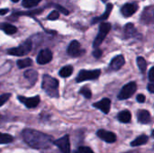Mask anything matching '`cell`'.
<instances>
[{"label":"cell","mask_w":154,"mask_h":153,"mask_svg":"<svg viewBox=\"0 0 154 153\" xmlns=\"http://www.w3.org/2000/svg\"><path fill=\"white\" fill-rule=\"evenodd\" d=\"M14 141V137L7 133H0V144H7Z\"/></svg>","instance_id":"obj_25"},{"label":"cell","mask_w":154,"mask_h":153,"mask_svg":"<svg viewBox=\"0 0 154 153\" xmlns=\"http://www.w3.org/2000/svg\"><path fill=\"white\" fill-rule=\"evenodd\" d=\"M137 33L136 29L134 27V25L133 23H127L125 26V35L126 38H131L135 36V34Z\"/></svg>","instance_id":"obj_20"},{"label":"cell","mask_w":154,"mask_h":153,"mask_svg":"<svg viewBox=\"0 0 154 153\" xmlns=\"http://www.w3.org/2000/svg\"><path fill=\"white\" fill-rule=\"evenodd\" d=\"M101 1H102V2H106L107 0H101Z\"/></svg>","instance_id":"obj_41"},{"label":"cell","mask_w":154,"mask_h":153,"mask_svg":"<svg viewBox=\"0 0 154 153\" xmlns=\"http://www.w3.org/2000/svg\"><path fill=\"white\" fill-rule=\"evenodd\" d=\"M42 0H23L22 4L23 6L25 8H32L35 5H37Z\"/></svg>","instance_id":"obj_26"},{"label":"cell","mask_w":154,"mask_h":153,"mask_svg":"<svg viewBox=\"0 0 154 153\" xmlns=\"http://www.w3.org/2000/svg\"><path fill=\"white\" fill-rule=\"evenodd\" d=\"M93 106L99 109L104 114H108L110 111V108H111V100L109 98H104V99L100 100L99 102L94 104Z\"/></svg>","instance_id":"obj_13"},{"label":"cell","mask_w":154,"mask_h":153,"mask_svg":"<svg viewBox=\"0 0 154 153\" xmlns=\"http://www.w3.org/2000/svg\"><path fill=\"white\" fill-rule=\"evenodd\" d=\"M59 16H60V13H59L57 10H54V11H52V12L48 15V20H51V21H53V20L58 19V18H59Z\"/></svg>","instance_id":"obj_30"},{"label":"cell","mask_w":154,"mask_h":153,"mask_svg":"<svg viewBox=\"0 0 154 153\" xmlns=\"http://www.w3.org/2000/svg\"><path fill=\"white\" fill-rule=\"evenodd\" d=\"M42 11V9H36V10H32L30 12H26V13H16L14 14V15H35L40 14Z\"/></svg>","instance_id":"obj_28"},{"label":"cell","mask_w":154,"mask_h":153,"mask_svg":"<svg viewBox=\"0 0 154 153\" xmlns=\"http://www.w3.org/2000/svg\"><path fill=\"white\" fill-rule=\"evenodd\" d=\"M79 93L81 94V95H83L86 98H88V99H89V98H91V96H92V92H91V90L88 87H83L80 90H79Z\"/></svg>","instance_id":"obj_27"},{"label":"cell","mask_w":154,"mask_h":153,"mask_svg":"<svg viewBox=\"0 0 154 153\" xmlns=\"http://www.w3.org/2000/svg\"><path fill=\"white\" fill-rule=\"evenodd\" d=\"M149 79L152 82H154V67L152 68L149 71Z\"/></svg>","instance_id":"obj_35"},{"label":"cell","mask_w":154,"mask_h":153,"mask_svg":"<svg viewBox=\"0 0 154 153\" xmlns=\"http://www.w3.org/2000/svg\"><path fill=\"white\" fill-rule=\"evenodd\" d=\"M126 153H138V151H129V152H126Z\"/></svg>","instance_id":"obj_38"},{"label":"cell","mask_w":154,"mask_h":153,"mask_svg":"<svg viewBox=\"0 0 154 153\" xmlns=\"http://www.w3.org/2000/svg\"><path fill=\"white\" fill-rule=\"evenodd\" d=\"M74 153H80V152H79V151H75Z\"/></svg>","instance_id":"obj_42"},{"label":"cell","mask_w":154,"mask_h":153,"mask_svg":"<svg viewBox=\"0 0 154 153\" xmlns=\"http://www.w3.org/2000/svg\"><path fill=\"white\" fill-rule=\"evenodd\" d=\"M102 50H99V49H97V50H95L94 51H93V56L96 58V59H99L101 56H102Z\"/></svg>","instance_id":"obj_33"},{"label":"cell","mask_w":154,"mask_h":153,"mask_svg":"<svg viewBox=\"0 0 154 153\" xmlns=\"http://www.w3.org/2000/svg\"><path fill=\"white\" fill-rule=\"evenodd\" d=\"M152 137L154 138V129H153V131H152Z\"/></svg>","instance_id":"obj_40"},{"label":"cell","mask_w":154,"mask_h":153,"mask_svg":"<svg viewBox=\"0 0 154 153\" xmlns=\"http://www.w3.org/2000/svg\"><path fill=\"white\" fill-rule=\"evenodd\" d=\"M136 100H137V102H139V103H144V102H145V100H146V97H145V96H144V95L140 94V95H138V96H137Z\"/></svg>","instance_id":"obj_34"},{"label":"cell","mask_w":154,"mask_h":153,"mask_svg":"<svg viewBox=\"0 0 154 153\" xmlns=\"http://www.w3.org/2000/svg\"><path fill=\"white\" fill-rule=\"evenodd\" d=\"M79 151L80 153H94V151L88 147H79Z\"/></svg>","instance_id":"obj_32"},{"label":"cell","mask_w":154,"mask_h":153,"mask_svg":"<svg viewBox=\"0 0 154 153\" xmlns=\"http://www.w3.org/2000/svg\"><path fill=\"white\" fill-rule=\"evenodd\" d=\"M42 88L51 97H59V81L50 75H43Z\"/></svg>","instance_id":"obj_2"},{"label":"cell","mask_w":154,"mask_h":153,"mask_svg":"<svg viewBox=\"0 0 154 153\" xmlns=\"http://www.w3.org/2000/svg\"><path fill=\"white\" fill-rule=\"evenodd\" d=\"M100 73H101L100 69H94V70L82 69L78 74L76 80L78 83H80L86 80H94V79H97L100 76Z\"/></svg>","instance_id":"obj_5"},{"label":"cell","mask_w":154,"mask_h":153,"mask_svg":"<svg viewBox=\"0 0 154 153\" xmlns=\"http://www.w3.org/2000/svg\"><path fill=\"white\" fill-rule=\"evenodd\" d=\"M67 52L69 56L71 57H79L81 55L82 53V50L80 49V44L78 41L74 40L72 41L69 47H68V50H67Z\"/></svg>","instance_id":"obj_11"},{"label":"cell","mask_w":154,"mask_h":153,"mask_svg":"<svg viewBox=\"0 0 154 153\" xmlns=\"http://www.w3.org/2000/svg\"><path fill=\"white\" fill-rule=\"evenodd\" d=\"M118 120L121 122V123H124V124H127V123H130L131 122V119H132V115L129 111L127 110H125V111H122L118 114Z\"/></svg>","instance_id":"obj_18"},{"label":"cell","mask_w":154,"mask_h":153,"mask_svg":"<svg viewBox=\"0 0 154 153\" xmlns=\"http://www.w3.org/2000/svg\"><path fill=\"white\" fill-rule=\"evenodd\" d=\"M55 6H56V8H57V11H58V12H60V13H62V14H65V15H68V14H69V12L66 8H64L63 6L60 5H56Z\"/></svg>","instance_id":"obj_31"},{"label":"cell","mask_w":154,"mask_h":153,"mask_svg":"<svg viewBox=\"0 0 154 153\" xmlns=\"http://www.w3.org/2000/svg\"><path fill=\"white\" fill-rule=\"evenodd\" d=\"M125 63V60L124 58L123 55H118L116 57H115L111 62H110V69H113V70H118L120 69Z\"/></svg>","instance_id":"obj_14"},{"label":"cell","mask_w":154,"mask_h":153,"mask_svg":"<svg viewBox=\"0 0 154 153\" xmlns=\"http://www.w3.org/2000/svg\"><path fill=\"white\" fill-rule=\"evenodd\" d=\"M18 100L24 105L27 108H34L40 104V96H36L33 97H25V96H17Z\"/></svg>","instance_id":"obj_9"},{"label":"cell","mask_w":154,"mask_h":153,"mask_svg":"<svg viewBox=\"0 0 154 153\" xmlns=\"http://www.w3.org/2000/svg\"><path fill=\"white\" fill-rule=\"evenodd\" d=\"M32 47V41L30 40H27L23 43L19 45L18 47L8 49L7 50V53L9 55H12V56H19V57L20 56H23V55L28 54L31 51Z\"/></svg>","instance_id":"obj_4"},{"label":"cell","mask_w":154,"mask_h":153,"mask_svg":"<svg viewBox=\"0 0 154 153\" xmlns=\"http://www.w3.org/2000/svg\"><path fill=\"white\" fill-rule=\"evenodd\" d=\"M148 90H149V92L154 94V82H152L148 85Z\"/></svg>","instance_id":"obj_36"},{"label":"cell","mask_w":154,"mask_h":153,"mask_svg":"<svg viewBox=\"0 0 154 153\" xmlns=\"http://www.w3.org/2000/svg\"><path fill=\"white\" fill-rule=\"evenodd\" d=\"M148 142V136L147 135H141L139 137H137L134 141H133L131 142V146L133 147H137V146H141V145H143L145 144L146 142Z\"/></svg>","instance_id":"obj_21"},{"label":"cell","mask_w":154,"mask_h":153,"mask_svg":"<svg viewBox=\"0 0 154 153\" xmlns=\"http://www.w3.org/2000/svg\"><path fill=\"white\" fill-rule=\"evenodd\" d=\"M16 64L19 69H24V68L30 67L32 64V60L30 58H26V59H23V60H18Z\"/></svg>","instance_id":"obj_23"},{"label":"cell","mask_w":154,"mask_h":153,"mask_svg":"<svg viewBox=\"0 0 154 153\" xmlns=\"http://www.w3.org/2000/svg\"><path fill=\"white\" fill-rule=\"evenodd\" d=\"M97 135L104 142L107 143H114L116 141V135L114 133L106 131V130H99L97 133Z\"/></svg>","instance_id":"obj_10"},{"label":"cell","mask_w":154,"mask_h":153,"mask_svg":"<svg viewBox=\"0 0 154 153\" xmlns=\"http://www.w3.org/2000/svg\"><path fill=\"white\" fill-rule=\"evenodd\" d=\"M138 122L143 124H147L151 122V114L147 110H139L137 113Z\"/></svg>","instance_id":"obj_15"},{"label":"cell","mask_w":154,"mask_h":153,"mask_svg":"<svg viewBox=\"0 0 154 153\" xmlns=\"http://www.w3.org/2000/svg\"><path fill=\"white\" fill-rule=\"evenodd\" d=\"M52 60V52L49 49L42 50L37 56V63L40 65H44L49 63Z\"/></svg>","instance_id":"obj_8"},{"label":"cell","mask_w":154,"mask_h":153,"mask_svg":"<svg viewBox=\"0 0 154 153\" xmlns=\"http://www.w3.org/2000/svg\"><path fill=\"white\" fill-rule=\"evenodd\" d=\"M137 89V85L135 82H129L128 84L125 85L123 88L121 89L119 95H118V99L119 100H125L130 98L136 91Z\"/></svg>","instance_id":"obj_6"},{"label":"cell","mask_w":154,"mask_h":153,"mask_svg":"<svg viewBox=\"0 0 154 153\" xmlns=\"http://www.w3.org/2000/svg\"><path fill=\"white\" fill-rule=\"evenodd\" d=\"M53 143L60 149V151L62 153H70V142L69 135H65L54 141Z\"/></svg>","instance_id":"obj_7"},{"label":"cell","mask_w":154,"mask_h":153,"mask_svg":"<svg viewBox=\"0 0 154 153\" xmlns=\"http://www.w3.org/2000/svg\"><path fill=\"white\" fill-rule=\"evenodd\" d=\"M11 1H13V2H14V3H16V2H18L19 0H11Z\"/></svg>","instance_id":"obj_39"},{"label":"cell","mask_w":154,"mask_h":153,"mask_svg":"<svg viewBox=\"0 0 154 153\" xmlns=\"http://www.w3.org/2000/svg\"><path fill=\"white\" fill-rule=\"evenodd\" d=\"M22 136L26 144H28L31 148L36 150L48 149L53 143L51 136L32 129L23 130L22 133Z\"/></svg>","instance_id":"obj_1"},{"label":"cell","mask_w":154,"mask_h":153,"mask_svg":"<svg viewBox=\"0 0 154 153\" xmlns=\"http://www.w3.org/2000/svg\"><path fill=\"white\" fill-rule=\"evenodd\" d=\"M137 65L139 67V69L142 73H145L147 69V62L143 57H138L137 58Z\"/></svg>","instance_id":"obj_24"},{"label":"cell","mask_w":154,"mask_h":153,"mask_svg":"<svg viewBox=\"0 0 154 153\" xmlns=\"http://www.w3.org/2000/svg\"><path fill=\"white\" fill-rule=\"evenodd\" d=\"M11 97V94L7 93V94H3L2 96H0V106H2L3 105H5L9 98Z\"/></svg>","instance_id":"obj_29"},{"label":"cell","mask_w":154,"mask_h":153,"mask_svg":"<svg viewBox=\"0 0 154 153\" xmlns=\"http://www.w3.org/2000/svg\"><path fill=\"white\" fill-rule=\"evenodd\" d=\"M138 9V5L135 3H127L125 5H124L121 8V13L123 14L124 16L125 17H130L132 16L134 14H135V12Z\"/></svg>","instance_id":"obj_12"},{"label":"cell","mask_w":154,"mask_h":153,"mask_svg":"<svg viewBox=\"0 0 154 153\" xmlns=\"http://www.w3.org/2000/svg\"><path fill=\"white\" fill-rule=\"evenodd\" d=\"M24 78L30 82L31 86H33L38 79V72L34 69H28L23 74Z\"/></svg>","instance_id":"obj_16"},{"label":"cell","mask_w":154,"mask_h":153,"mask_svg":"<svg viewBox=\"0 0 154 153\" xmlns=\"http://www.w3.org/2000/svg\"><path fill=\"white\" fill-rule=\"evenodd\" d=\"M0 28L1 30H3L6 34H14L17 32V28L10 23H1L0 24Z\"/></svg>","instance_id":"obj_19"},{"label":"cell","mask_w":154,"mask_h":153,"mask_svg":"<svg viewBox=\"0 0 154 153\" xmlns=\"http://www.w3.org/2000/svg\"><path fill=\"white\" fill-rule=\"evenodd\" d=\"M112 9H113V5H112V4H107V5H106V12H105L101 16L95 17V18L93 19V21H92V23L94 24V23H98V22H102V23H103L104 20H106V19L109 17Z\"/></svg>","instance_id":"obj_17"},{"label":"cell","mask_w":154,"mask_h":153,"mask_svg":"<svg viewBox=\"0 0 154 153\" xmlns=\"http://www.w3.org/2000/svg\"><path fill=\"white\" fill-rule=\"evenodd\" d=\"M72 73H73V67L70 65L63 67L59 72V74L61 78H68L69 76H71Z\"/></svg>","instance_id":"obj_22"},{"label":"cell","mask_w":154,"mask_h":153,"mask_svg":"<svg viewBox=\"0 0 154 153\" xmlns=\"http://www.w3.org/2000/svg\"><path fill=\"white\" fill-rule=\"evenodd\" d=\"M112 28V25L110 23H101L100 25H99V32H98V34L97 35L94 42H93V46L94 48L97 49L101 43L103 42V41L105 40V38L106 37V35L108 34V32H110Z\"/></svg>","instance_id":"obj_3"},{"label":"cell","mask_w":154,"mask_h":153,"mask_svg":"<svg viewBox=\"0 0 154 153\" xmlns=\"http://www.w3.org/2000/svg\"><path fill=\"white\" fill-rule=\"evenodd\" d=\"M8 12H9V9H7V8H5V9H0V14H1V15L6 14Z\"/></svg>","instance_id":"obj_37"}]
</instances>
